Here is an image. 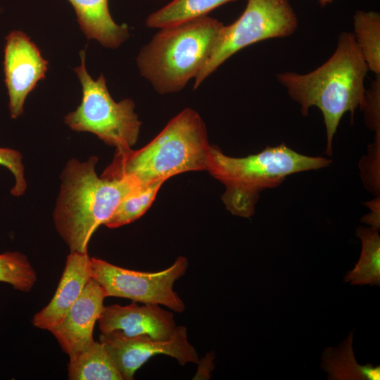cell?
<instances>
[{"label": "cell", "instance_id": "obj_1", "mask_svg": "<svg viewBox=\"0 0 380 380\" xmlns=\"http://www.w3.org/2000/svg\"><path fill=\"white\" fill-rule=\"evenodd\" d=\"M368 70L353 34L342 32L334 53L317 69L303 75L286 72L277 75L290 97L300 105L303 115L312 106L322 113L328 156L333 153V139L343 115L350 111L353 118L363 105Z\"/></svg>", "mask_w": 380, "mask_h": 380}, {"label": "cell", "instance_id": "obj_2", "mask_svg": "<svg viewBox=\"0 0 380 380\" xmlns=\"http://www.w3.org/2000/svg\"><path fill=\"white\" fill-rule=\"evenodd\" d=\"M97 161L96 156L84 162L72 159L61 175L53 221L70 252H87L97 228L106 223L127 195L141 186L130 177H99Z\"/></svg>", "mask_w": 380, "mask_h": 380}, {"label": "cell", "instance_id": "obj_3", "mask_svg": "<svg viewBox=\"0 0 380 380\" xmlns=\"http://www.w3.org/2000/svg\"><path fill=\"white\" fill-rule=\"evenodd\" d=\"M199 113L186 108L172 118L148 144L138 150L115 152L101 177H130L142 186L165 182L186 172L206 170L210 147Z\"/></svg>", "mask_w": 380, "mask_h": 380}, {"label": "cell", "instance_id": "obj_4", "mask_svg": "<svg viewBox=\"0 0 380 380\" xmlns=\"http://www.w3.org/2000/svg\"><path fill=\"white\" fill-rule=\"evenodd\" d=\"M331 162L300 154L284 144L242 158L227 156L211 145L206 171L224 186L222 200L227 210L248 218L254 215L262 191L278 186L291 175L327 167Z\"/></svg>", "mask_w": 380, "mask_h": 380}, {"label": "cell", "instance_id": "obj_5", "mask_svg": "<svg viewBox=\"0 0 380 380\" xmlns=\"http://www.w3.org/2000/svg\"><path fill=\"white\" fill-rule=\"evenodd\" d=\"M223 25L205 15L160 28L137 58L141 75L160 94L180 91L205 64Z\"/></svg>", "mask_w": 380, "mask_h": 380}, {"label": "cell", "instance_id": "obj_6", "mask_svg": "<svg viewBox=\"0 0 380 380\" xmlns=\"http://www.w3.org/2000/svg\"><path fill=\"white\" fill-rule=\"evenodd\" d=\"M81 65L75 68L82 84V99L77 109L65 117V122L77 132L96 134L117 153L132 148L137 143L141 125L129 99L115 102L105 77L93 80L85 67V51H80Z\"/></svg>", "mask_w": 380, "mask_h": 380}, {"label": "cell", "instance_id": "obj_7", "mask_svg": "<svg viewBox=\"0 0 380 380\" xmlns=\"http://www.w3.org/2000/svg\"><path fill=\"white\" fill-rule=\"evenodd\" d=\"M297 26L288 0H247L241 16L221 29L209 58L194 79V89L239 51L262 40L288 37Z\"/></svg>", "mask_w": 380, "mask_h": 380}, {"label": "cell", "instance_id": "obj_8", "mask_svg": "<svg viewBox=\"0 0 380 380\" xmlns=\"http://www.w3.org/2000/svg\"><path fill=\"white\" fill-rule=\"evenodd\" d=\"M188 264L186 257L179 256L167 269L150 272L125 269L91 258V277L101 286L106 298L118 297L141 303L162 305L182 312L185 305L173 286L186 272Z\"/></svg>", "mask_w": 380, "mask_h": 380}, {"label": "cell", "instance_id": "obj_9", "mask_svg": "<svg viewBox=\"0 0 380 380\" xmlns=\"http://www.w3.org/2000/svg\"><path fill=\"white\" fill-rule=\"evenodd\" d=\"M123 380L134 379V374L151 357L165 355L175 358L184 366L198 363V354L188 341L184 326L177 327L174 336L167 341H158L147 336H125L114 331L100 335Z\"/></svg>", "mask_w": 380, "mask_h": 380}, {"label": "cell", "instance_id": "obj_10", "mask_svg": "<svg viewBox=\"0 0 380 380\" xmlns=\"http://www.w3.org/2000/svg\"><path fill=\"white\" fill-rule=\"evenodd\" d=\"M4 70L12 118L23 112L25 101L37 82L44 78L48 62L38 47L21 31L6 37Z\"/></svg>", "mask_w": 380, "mask_h": 380}, {"label": "cell", "instance_id": "obj_11", "mask_svg": "<svg viewBox=\"0 0 380 380\" xmlns=\"http://www.w3.org/2000/svg\"><path fill=\"white\" fill-rule=\"evenodd\" d=\"M137 302L122 306L118 304L104 306L99 319L101 334L114 331L125 336H147L158 341L171 339L176 331L174 315L158 304Z\"/></svg>", "mask_w": 380, "mask_h": 380}, {"label": "cell", "instance_id": "obj_12", "mask_svg": "<svg viewBox=\"0 0 380 380\" xmlns=\"http://www.w3.org/2000/svg\"><path fill=\"white\" fill-rule=\"evenodd\" d=\"M105 298L101 286L91 278L61 322L49 331L69 357L94 342V328L103 310Z\"/></svg>", "mask_w": 380, "mask_h": 380}, {"label": "cell", "instance_id": "obj_13", "mask_svg": "<svg viewBox=\"0 0 380 380\" xmlns=\"http://www.w3.org/2000/svg\"><path fill=\"white\" fill-rule=\"evenodd\" d=\"M91 276V258L88 253L70 252L52 299L33 316L32 324L48 331L59 324L81 295Z\"/></svg>", "mask_w": 380, "mask_h": 380}, {"label": "cell", "instance_id": "obj_14", "mask_svg": "<svg viewBox=\"0 0 380 380\" xmlns=\"http://www.w3.org/2000/svg\"><path fill=\"white\" fill-rule=\"evenodd\" d=\"M73 6L81 29L89 39H95L106 48L118 47L129 37L126 25L112 18L108 0H68Z\"/></svg>", "mask_w": 380, "mask_h": 380}, {"label": "cell", "instance_id": "obj_15", "mask_svg": "<svg viewBox=\"0 0 380 380\" xmlns=\"http://www.w3.org/2000/svg\"><path fill=\"white\" fill-rule=\"evenodd\" d=\"M70 380H123L103 343L95 341L85 350L69 357Z\"/></svg>", "mask_w": 380, "mask_h": 380}, {"label": "cell", "instance_id": "obj_16", "mask_svg": "<svg viewBox=\"0 0 380 380\" xmlns=\"http://www.w3.org/2000/svg\"><path fill=\"white\" fill-rule=\"evenodd\" d=\"M353 332L337 348H326L322 356V367L332 380H379L380 367L371 364L359 365L355 358Z\"/></svg>", "mask_w": 380, "mask_h": 380}, {"label": "cell", "instance_id": "obj_17", "mask_svg": "<svg viewBox=\"0 0 380 380\" xmlns=\"http://www.w3.org/2000/svg\"><path fill=\"white\" fill-rule=\"evenodd\" d=\"M357 236L362 241V251L355 267L348 272L345 282L352 285L380 286V236L379 229L359 227Z\"/></svg>", "mask_w": 380, "mask_h": 380}, {"label": "cell", "instance_id": "obj_18", "mask_svg": "<svg viewBox=\"0 0 380 380\" xmlns=\"http://www.w3.org/2000/svg\"><path fill=\"white\" fill-rule=\"evenodd\" d=\"M236 0H172L150 14L146 25L151 28H163L208 15L216 8Z\"/></svg>", "mask_w": 380, "mask_h": 380}, {"label": "cell", "instance_id": "obj_19", "mask_svg": "<svg viewBox=\"0 0 380 380\" xmlns=\"http://www.w3.org/2000/svg\"><path fill=\"white\" fill-rule=\"evenodd\" d=\"M354 37L369 70L380 74V15L358 11L354 15Z\"/></svg>", "mask_w": 380, "mask_h": 380}, {"label": "cell", "instance_id": "obj_20", "mask_svg": "<svg viewBox=\"0 0 380 380\" xmlns=\"http://www.w3.org/2000/svg\"><path fill=\"white\" fill-rule=\"evenodd\" d=\"M165 182H156L139 186L127 195L104 224L114 229L129 224L141 217L151 207Z\"/></svg>", "mask_w": 380, "mask_h": 380}, {"label": "cell", "instance_id": "obj_21", "mask_svg": "<svg viewBox=\"0 0 380 380\" xmlns=\"http://www.w3.org/2000/svg\"><path fill=\"white\" fill-rule=\"evenodd\" d=\"M37 279L27 258L20 252L0 253V282L11 284L15 290L29 292Z\"/></svg>", "mask_w": 380, "mask_h": 380}, {"label": "cell", "instance_id": "obj_22", "mask_svg": "<svg viewBox=\"0 0 380 380\" xmlns=\"http://www.w3.org/2000/svg\"><path fill=\"white\" fill-rule=\"evenodd\" d=\"M0 165L8 168L15 177V184L11 190V194L14 196H22L27 189V182L20 152L11 148H0Z\"/></svg>", "mask_w": 380, "mask_h": 380}, {"label": "cell", "instance_id": "obj_23", "mask_svg": "<svg viewBox=\"0 0 380 380\" xmlns=\"http://www.w3.org/2000/svg\"><path fill=\"white\" fill-rule=\"evenodd\" d=\"M379 75L372 82L369 89L365 91V100L362 109H364L367 125L379 134Z\"/></svg>", "mask_w": 380, "mask_h": 380}, {"label": "cell", "instance_id": "obj_24", "mask_svg": "<svg viewBox=\"0 0 380 380\" xmlns=\"http://www.w3.org/2000/svg\"><path fill=\"white\" fill-rule=\"evenodd\" d=\"M333 1V0H319V3L322 6H325L328 4H330Z\"/></svg>", "mask_w": 380, "mask_h": 380}]
</instances>
